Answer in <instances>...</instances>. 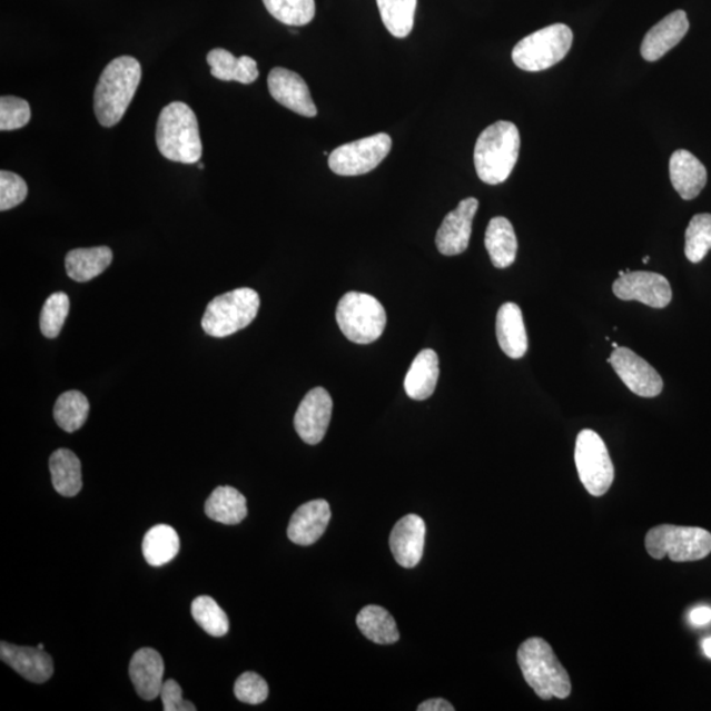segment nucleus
<instances>
[{"mask_svg": "<svg viewBox=\"0 0 711 711\" xmlns=\"http://www.w3.org/2000/svg\"><path fill=\"white\" fill-rule=\"evenodd\" d=\"M141 81V65L131 56H121L107 65L95 92V111L103 127H113L131 105Z\"/></svg>", "mask_w": 711, "mask_h": 711, "instance_id": "1", "label": "nucleus"}, {"mask_svg": "<svg viewBox=\"0 0 711 711\" xmlns=\"http://www.w3.org/2000/svg\"><path fill=\"white\" fill-rule=\"evenodd\" d=\"M521 149V135L512 121L500 120L478 136L474 147V168L487 185L505 182L512 175Z\"/></svg>", "mask_w": 711, "mask_h": 711, "instance_id": "2", "label": "nucleus"}, {"mask_svg": "<svg viewBox=\"0 0 711 711\" xmlns=\"http://www.w3.org/2000/svg\"><path fill=\"white\" fill-rule=\"evenodd\" d=\"M156 144L160 154L170 161L198 164L204 147L196 113L182 102L164 107L156 127Z\"/></svg>", "mask_w": 711, "mask_h": 711, "instance_id": "3", "label": "nucleus"}, {"mask_svg": "<svg viewBox=\"0 0 711 711\" xmlns=\"http://www.w3.org/2000/svg\"><path fill=\"white\" fill-rule=\"evenodd\" d=\"M519 664L524 680L542 700L569 699L572 692L570 674L544 639L530 638L523 642Z\"/></svg>", "mask_w": 711, "mask_h": 711, "instance_id": "4", "label": "nucleus"}, {"mask_svg": "<svg viewBox=\"0 0 711 711\" xmlns=\"http://www.w3.org/2000/svg\"><path fill=\"white\" fill-rule=\"evenodd\" d=\"M645 550L656 560L668 556L674 563L699 562L711 553V534L700 527L660 524L645 536Z\"/></svg>", "mask_w": 711, "mask_h": 711, "instance_id": "5", "label": "nucleus"}, {"mask_svg": "<svg viewBox=\"0 0 711 711\" xmlns=\"http://www.w3.org/2000/svg\"><path fill=\"white\" fill-rule=\"evenodd\" d=\"M336 322L352 343L371 344L384 334L387 316L384 306L375 297L349 292L337 304Z\"/></svg>", "mask_w": 711, "mask_h": 711, "instance_id": "6", "label": "nucleus"}, {"mask_svg": "<svg viewBox=\"0 0 711 711\" xmlns=\"http://www.w3.org/2000/svg\"><path fill=\"white\" fill-rule=\"evenodd\" d=\"M260 310V297L254 289L241 287L221 294L208 304L203 328L207 335L227 337L240 332L256 319Z\"/></svg>", "mask_w": 711, "mask_h": 711, "instance_id": "7", "label": "nucleus"}, {"mask_svg": "<svg viewBox=\"0 0 711 711\" xmlns=\"http://www.w3.org/2000/svg\"><path fill=\"white\" fill-rule=\"evenodd\" d=\"M573 45L569 26L557 23L526 36L513 49V61L522 70L542 71L562 61Z\"/></svg>", "mask_w": 711, "mask_h": 711, "instance_id": "8", "label": "nucleus"}, {"mask_svg": "<svg viewBox=\"0 0 711 711\" xmlns=\"http://www.w3.org/2000/svg\"><path fill=\"white\" fill-rule=\"evenodd\" d=\"M574 462L581 483L593 497H601L612 487L614 465L605 442L593 429H583L579 434Z\"/></svg>", "mask_w": 711, "mask_h": 711, "instance_id": "9", "label": "nucleus"}, {"mask_svg": "<svg viewBox=\"0 0 711 711\" xmlns=\"http://www.w3.org/2000/svg\"><path fill=\"white\" fill-rule=\"evenodd\" d=\"M392 138L377 134L344 144L328 157L329 169L337 176L354 177L369 174L385 160L392 149Z\"/></svg>", "mask_w": 711, "mask_h": 711, "instance_id": "10", "label": "nucleus"}, {"mask_svg": "<svg viewBox=\"0 0 711 711\" xmlns=\"http://www.w3.org/2000/svg\"><path fill=\"white\" fill-rule=\"evenodd\" d=\"M629 389L639 397L653 398L663 392L664 383L659 373L629 348L618 347L609 361Z\"/></svg>", "mask_w": 711, "mask_h": 711, "instance_id": "11", "label": "nucleus"}, {"mask_svg": "<svg viewBox=\"0 0 711 711\" xmlns=\"http://www.w3.org/2000/svg\"><path fill=\"white\" fill-rule=\"evenodd\" d=\"M613 292L622 300H638L653 308H664L672 300L668 279L651 271H628L616 279Z\"/></svg>", "mask_w": 711, "mask_h": 711, "instance_id": "12", "label": "nucleus"}, {"mask_svg": "<svg viewBox=\"0 0 711 711\" xmlns=\"http://www.w3.org/2000/svg\"><path fill=\"white\" fill-rule=\"evenodd\" d=\"M333 398L325 387H315L300 402L294 427L300 440L307 444H318L326 436L333 416Z\"/></svg>", "mask_w": 711, "mask_h": 711, "instance_id": "13", "label": "nucleus"}, {"mask_svg": "<svg viewBox=\"0 0 711 711\" xmlns=\"http://www.w3.org/2000/svg\"><path fill=\"white\" fill-rule=\"evenodd\" d=\"M476 198H466L444 218L436 234V247L444 256H457L470 246L474 215L478 210Z\"/></svg>", "mask_w": 711, "mask_h": 711, "instance_id": "14", "label": "nucleus"}, {"mask_svg": "<svg viewBox=\"0 0 711 711\" xmlns=\"http://www.w3.org/2000/svg\"><path fill=\"white\" fill-rule=\"evenodd\" d=\"M270 96L276 102L306 118L318 115L305 79L285 68L271 69L268 77Z\"/></svg>", "mask_w": 711, "mask_h": 711, "instance_id": "15", "label": "nucleus"}, {"mask_svg": "<svg viewBox=\"0 0 711 711\" xmlns=\"http://www.w3.org/2000/svg\"><path fill=\"white\" fill-rule=\"evenodd\" d=\"M426 542V523L421 516L408 514L395 524L391 534V550L395 562L404 569L418 565Z\"/></svg>", "mask_w": 711, "mask_h": 711, "instance_id": "16", "label": "nucleus"}, {"mask_svg": "<svg viewBox=\"0 0 711 711\" xmlns=\"http://www.w3.org/2000/svg\"><path fill=\"white\" fill-rule=\"evenodd\" d=\"M689 31V20L684 11H674L660 20L645 34L641 53L645 61L655 62L685 38Z\"/></svg>", "mask_w": 711, "mask_h": 711, "instance_id": "17", "label": "nucleus"}, {"mask_svg": "<svg viewBox=\"0 0 711 711\" xmlns=\"http://www.w3.org/2000/svg\"><path fill=\"white\" fill-rule=\"evenodd\" d=\"M0 659L7 665L17 671L21 678L42 684L53 674V660L45 650L32 648H19L11 643L0 644Z\"/></svg>", "mask_w": 711, "mask_h": 711, "instance_id": "18", "label": "nucleus"}, {"mask_svg": "<svg viewBox=\"0 0 711 711\" xmlns=\"http://www.w3.org/2000/svg\"><path fill=\"white\" fill-rule=\"evenodd\" d=\"M329 520H332V508L327 501L307 502L293 514L287 527V536L298 545H312L325 534Z\"/></svg>", "mask_w": 711, "mask_h": 711, "instance_id": "19", "label": "nucleus"}, {"mask_svg": "<svg viewBox=\"0 0 711 711\" xmlns=\"http://www.w3.org/2000/svg\"><path fill=\"white\" fill-rule=\"evenodd\" d=\"M164 660L156 650L141 649L135 653L129 664V678L140 699L156 700L164 685Z\"/></svg>", "mask_w": 711, "mask_h": 711, "instance_id": "20", "label": "nucleus"}, {"mask_svg": "<svg viewBox=\"0 0 711 711\" xmlns=\"http://www.w3.org/2000/svg\"><path fill=\"white\" fill-rule=\"evenodd\" d=\"M670 177L674 190L685 200L699 197L708 182L707 168L699 158L684 149H679L671 156Z\"/></svg>", "mask_w": 711, "mask_h": 711, "instance_id": "21", "label": "nucleus"}, {"mask_svg": "<svg viewBox=\"0 0 711 711\" xmlns=\"http://www.w3.org/2000/svg\"><path fill=\"white\" fill-rule=\"evenodd\" d=\"M497 339L502 350L510 358H522L529 349L526 327L521 307L513 302L500 307L497 314Z\"/></svg>", "mask_w": 711, "mask_h": 711, "instance_id": "22", "label": "nucleus"}, {"mask_svg": "<svg viewBox=\"0 0 711 711\" xmlns=\"http://www.w3.org/2000/svg\"><path fill=\"white\" fill-rule=\"evenodd\" d=\"M440 357L433 349H423L414 358L405 378V392L414 401H425L434 394L440 379Z\"/></svg>", "mask_w": 711, "mask_h": 711, "instance_id": "23", "label": "nucleus"}, {"mask_svg": "<svg viewBox=\"0 0 711 711\" xmlns=\"http://www.w3.org/2000/svg\"><path fill=\"white\" fill-rule=\"evenodd\" d=\"M485 247L495 268L506 269L514 264L519 240L508 219L497 217L490 221L485 234Z\"/></svg>", "mask_w": 711, "mask_h": 711, "instance_id": "24", "label": "nucleus"}, {"mask_svg": "<svg viewBox=\"0 0 711 711\" xmlns=\"http://www.w3.org/2000/svg\"><path fill=\"white\" fill-rule=\"evenodd\" d=\"M213 77L220 81H236L243 85L254 83L258 78L257 62L253 57L241 56L239 59L226 49H213L207 55Z\"/></svg>", "mask_w": 711, "mask_h": 711, "instance_id": "25", "label": "nucleus"}, {"mask_svg": "<svg viewBox=\"0 0 711 711\" xmlns=\"http://www.w3.org/2000/svg\"><path fill=\"white\" fill-rule=\"evenodd\" d=\"M112 263L109 247L78 248L65 258L68 276L77 283H88L102 275Z\"/></svg>", "mask_w": 711, "mask_h": 711, "instance_id": "26", "label": "nucleus"}, {"mask_svg": "<svg viewBox=\"0 0 711 711\" xmlns=\"http://www.w3.org/2000/svg\"><path fill=\"white\" fill-rule=\"evenodd\" d=\"M205 512L208 519L234 526L239 524L248 514L247 500L231 486H219L206 501Z\"/></svg>", "mask_w": 711, "mask_h": 711, "instance_id": "27", "label": "nucleus"}, {"mask_svg": "<svg viewBox=\"0 0 711 711\" xmlns=\"http://www.w3.org/2000/svg\"><path fill=\"white\" fill-rule=\"evenodd\" d=\"M55 491L62 497H76L82 491L81 462L75 452L57 450L49 458Z\"/></svg>", "mask_w": 711, "mask_h": 711, "instance_id": "28", "label": "nucleus"}, {"mask_svg": "<svg viewBox=\"0 0 711 711\" xmlns=\"http://www.w3.org/2000/svg\"><path fill=\"white\" fill-rule=\"evenodd\" d=\"M179 552V536L168 524H157L142 541V555L152 566H162L174 560Z\"/></svg>", "mask_w": 711, "mask_h": 711, "instance_id": "29", "label": "nucleus"}, {"mask_svg": "<svg viewBox=\"0 0 711 711\" xmlns=\"http://www.w3.org/2000/svg\"><path fill=\"white\" fill-rule=\"evenodd\" d=\"M357 626L365 638L377 644H393L399 641L397 623L386 609L369 605L357 615Z\"/></svg>", "mask_w": 711, "mask_h": 711, "instance_id": "30", "label": "nucleus"}, {"mask_svg": "<svg viewBox=\"0 0 711 711\" xmlns=\"http://www.w3.org/2000/svg\"><path fill=\"white\" fill-rule=\"evenodd\" d=\"M377 6L386 30L394 38L405 39L412 33L418 0H377Z\"/></svg>", "mask_w": 711, "mask_h": 711, "instance_id": "31", "label": "nucleus"}, {"mask_svg": "<svg viewBox=\"0 0 711 711\" xmlns=\"http://www.w3.org/2000/svg\"><path fill=\"white\" fill-rule=\"evenodd\" d=\"M90 405L85 394L70 391L60 395L55 405V421L67 433H75L88 421Z\"/></svg>", "mask_w": 711, "mask_h": 711, "instance_id": "32", "label": "nucleus"}, {"mask_svg": "<svg viewBox=\"0 0 711 711\" xmlns=\"http://www.w3.org/2000/svg\"><path fill=\"white\" fill-rule=\"evenodd\" d=\"M265 9L282 23L302 27L315 18V0H263Z\"/></svg>", "mask_w": 711, "mask_h": 711, "instance_id": "33", "label": "nucleus"}, {"mask_svg": "<svg viewBox=\"0 0 711 711\" xmlns=\"http://www.w3.org/2000/svg\"><path fill=\"white\" fill-rule=\"evenodd\" d=\"M191 615L208 635L225 636L229 630L228 616L217 601L208 595H200L191 603Z\"/></svg>", "mask_w": 711, "mask_h": 711, "instance_id": "34", "label": "nucleus"}, {"mask_svg": "<svg viewBox=\"0 0 711 711\" xmlns=\"http://www.w3.org/2000/svg\"><path fill=\"white\" fill-rule=\"evenodd\" d=\"M711 249V214H697L685 233V256L689 261L699 264Z\"/></svg>", "mask_w": 711, "mask_h": 711, "instance_id": "35", "label": "nucleus"}, {"mask_svg": "<svg viewBox=\"0 0 711 711\" xmlns=\"http://www.w3.org/2000/svg\"><path fill=\"white\" fill-rule=\"evenodd\" d=\"M70 310V300L67 294L53 293L42 307L40 315V329L48 339L59 336Z\"/></svg>", "mask_w": 711, "mask_h": 711, "instance_id": "36", "label": "nucleus"}, {"mask_svg": "<svg viewBox=\"0 0 711 711\" xmlns=\"http://www.w3.org/2000/svg\"><path fill=\"white\" fill-rule=\"evenodd\" d=\"M31 120V107L27 100L18 97L0 99V131H16Z\"/></svg>", "mask_w": 711, "mask_h": 711, "instance_id": "37", "label": "nucleus"}, {"mask_svg": "<svg viewBox=\"0 0 711 711\" xmlns=\"http://www.w3.org/2000/svg\"><path fill=\"white\" fill-rule=\"evenodd\" d=\"M235 695L237 700L249 705H260L268 699L269 687L260 674L246 672L235 682Z\"/></svg>", "mask_w": 711, "mask_h": 711, "instance_id": "38", "label": "nucleus"}, {"mask_svg": "<svg viewBox=\"0 0 711 711\" xmlns=\"http://www.w3.org/2000/svg\"><path fill=\"white\" fill-rule=\"evenodd\" d=\"M27 196L28 186L23 178L12 171H0V210H11L23 204Z\"/></svg>", "mask_w": 711, "mask_h": 711, "instance_id": "39", "label": "nucleus"}, {"mask_svg": "<svg viewBox=\"0 0 711 711\" xmlns=\"http://www.w3.org/2000/svg\"><path fill=\"white\" fill-rule=\"evenodd\" d=\"M160 697L165 711H197L194 703L184 700L182 689L175 680L164 682Z\"/></svg>", "mask_w": 711, "mask_h": 711, "instance_id": "40", "label": "nucleus"}, {"mask_svg": "<svg viewBox=\"0 0 711 711\" xmlns=\"http://www.w3.org/2000/svg\"><path fill=\"white\" fill-rule=\"evenodd\" d=\"M419 711H454L455 708L443 699H433L421 703Z\"/></svg>", "mask_w": 711, "mask_h": 711, "instance_id": "41", "label": "nucleus"}, {"mask_svg": "<svg viewBox=\"0 0 711 711\" xmlns=\"http://www.w3.org/2000/svg\"><path fill=\"white\" fill-rule=\"evenodd\" d=\"M689 618H691V622L695 626H705V624L711 622V609L708 606L697 608Z\"/></svg>", "mask_w": 711, "mask_h": 711, "instance_id": "42", "label": "nucleus"}, {"mask_svg": "<svg viewBox=\"0 0 711 711\" xmlns=\"http://www.w3.org/2000/svg\"><path fill=\"white\" fill-rule=\"evenodd\" d=\"M703 651H705V655L711 659V638L705 639L702 643Z\"/></svg>", "mask_w": 711, "mask_h": 711, "instance_id": "43", "label": "nucleus"}, {"mask_svg": "<svg viewBox=\"0 0 711 711\" xmlns=\"http://www.w3.org/2000/svg\"><path fill=\"white\" fill-rule=\"evenodd\" d=\"M649 261H650V256H645V257L643 258V263H644V264H649Z\"/></svg>", "mask_w": 711, "mask_h": 711, "instance_id": "44", "label": "nucleus"}, {"mask_svg": "<svg viewBox=\"0 0 711 711\" xmlns=\"http://www.w3.org/2000/svg\"><path fill=\"white\" fill-rule=\"evenodd\" d=\"M198 168H199V169H204V168H205V167H204V164L198 162Z\"/></svg>", "mask_w": 711, "mask_h": 711, "instance_id": "45", "label": "nucleus"}, {"mask_svg": "<svg viewBox=\"0 0 711 711\" xmlns=\"http://www.w3.org/2000/svg\"><path fill=\"white\" fill-rule=\"evenodd\" d=\"M38 648H39L40 650H45V645H42V644H39V645H38Z\"/></svg>", "mask_w": 711, "mask_h": 711, "instance_id": "46", "label": "nucleus"}, {"mask_svg": "<svg viewBox=\"0 0 711 711\" xmlns=\"http://www.w3.org/2000/svg\"><path fill=\"white\" fill-rule=\"evenodd\" d=\"M613 347H614V349H616L618 348V344L613 343Z\"/></svg>", "mask_w": 711, "mask_h": 711, "instance_id": "47", "label": "nucleus"}]
</instances>
